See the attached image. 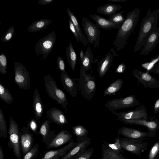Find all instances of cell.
<instances>
[{
    "instance_id": "obj_1",
    "label": "cell",
    "mask_w": 159,
    "mask_h": 159,
    "mask_svg": "<svg viewBox=\"0 0 159 159\" xmlns=\"http://www.w3.org/2000/svg\"><path fill=\"white\" fill-rule=\"evenodd\" d=\"M140 11L136 8L127 14L124 21L119 29L116 39L113 41L117 51L123 49L126 45L127 39L134 30L139 20Z\"/></svg>"
},
{
    "instance_id": "obj_2",
    "label": "cell",
    "mask_w": 159,
    "mask_h": 159,
    "mask_svg": "<svg viewBox=\"0 0 159 159\" xmlns=\"http://www.w3.org/2000/svg\"><path fill=\"white\" fill-rule=\"evenodd\" d=\"M159 9L152 11L149 8L146 16L141 21L140 28L134 48V52L140 50L145 44L151 34L157 28Z\"/></svg>"
},
{
    "instance_id": "obj_3",
    "label": "cell",
    "mask_w": 159,
    "mask_h": 159,
    "mask_svg": "<svg viewBox=\"0 0 159 159\" xmlns=\"http://www.w3.org/2000/svg\"><path fill=\"white\" fill-rule=\"evenodd\" d=\"M44 80L45 90L48 96L67 111L68 101L65 93L57 87L56 81L50 74L46 75Z\"/></svg>"
},
{
    "instance_id": "obj_4",
    "label": "cell",
    "mask_w": 159,
    "mask_h": 159,
    "mask_svg": "<svg viewBox=\"0 0 159 159\" xmlns=\"http://www.w3.org/2000/svg\"><path fill=\"white\" fill-rule=\"evenodd\" d=\"M79 89L82 96L88 100L93 97L96 90L95 79L91 73L87 74L81 66L78 79Z\"/></svg>"
},
{
    "instance_id": "obj_5",
    "label": "cell",
    "mask_w": 159,
    "mask_h": 159,
    "mask_svg": "<svg viewBox=\"0 0 159 159\" xmlns=\"http://www.w3.org/2000/svg\"><path fill=\"white\" fill-rule=\"evenodd\" d=\"M8 128L9 138L7 143L10 149H11L17 159H21V150L19 126L11 116H10Z\"/></svg>"
},
{
    "instance_id": "obj_6",
    "label": "cell",
    "mask_w": 159,
    "mask_h": 159,
    "mask_svg": "<svg viewBox=\"0 0 159 159\" xmlns=\"http://www.w3.org/2000/svg\"><path fill=\"white\" fill-rule=\"evenodd\" d=\"M55 32L52 31L40 39L35 46V53L36 56L43 55L42 59L45 60L50 54L55 43Z\"/></svg>"
},
{
    "instance_id": "obj_7",
    "label": "cell",
    "mask_w": 159,
    "mask_h": 159,
    "mask_svg": "<svg viewBox=\"0 0 159 159\" xmlns=\"http://www.w3.org/2000/svg\"><path fill=\"white\" fill-rule=\"evenodd\" d=\"M147 138L137 139L128 138H120L121 148L123 149L136 155H140L147 148L148 143L143 141Z\"/></svg>"
},
{
    "instance_id": "obj_8",
    "label": "cell",
    "mask_w": 159,
    "mask_h": 159,
    "mask_svg": "<svg viewBox=\"0 0 159 159\" xmlns=\"http://www.w3.org/2000/svg\"><path fill=\"white\" fill-rule=\"evenodd\" d=\"M81 24L88 43L92 44L95 48L99 47L101 32L98 27L84 17L82 18Z\"/></svg>"
},
{
    "instance_id": "obj_9",
    "label": "cell",
    "mask_w": 159,
    "mask_h": 159,
    "mask_svg": "<svg viewBox=\"0 0 159 159\" xmlns=\"http://www.w3.org/2000/svg\"><path fill=\"white\" fill-rule=\"evenodd\" d=\"M15 82L19 88L25 91L30 90V80L29 72L22 63L14 62Z\"/></svg>"
},
{
    "instance_id": "obj_10",
    "label": "cell",
    "mask_w": 159,
    "mask_h": 159,
    "mask_svg": "<svg viewBox=\"0 0 159 159\" xmlns=\"http://www.w3.org/2000/svg\"><path fill=\"white\" fill-rule=\"evenodd\" d=\"M139 104L134 95L128 96L125 98L111 99L108 101L105 107L111 112L119 109L127 108Z\"/></svg>"
},
{
    "instance_id": "obj_11",
    "label": "cell",
    "mask_w": 159,
    "mask_h": 159,
    "mask_svg": "<svg viewBox=\"0 0 159 159\" xmlns=\"http://www.w3.org/2000/svg\"><path fill=\"white\" fill-rule=\"evenodd\" d=\"M156 132L151 131L143 132L138 129L123 127L119 129L118 134L121 135L125 138L137 139L146 137H154L156 135Z\"/></svg>"
},
{
    "instance_id": "obj_12",
    "label": "cell",
    "mask_w": 159,
    "mask_h": 159,
    "mask_svg": "<svg viewBox=\"0 0 159 159\" xmlns=\"http://www.w3.org/2000/svg\"><path fill=\"white\" fill-rule=\"evenodd\" d=\"M111 112L116 115L118 117L117 120L120 121L124 120L139 119L148 120L146 111L144 109H136L134 110L118 113L114 111Z\"/></svg>"
},
{
    "instance_id": "obj_13",
    "label": "cell",
    "mask_w": 159,
    "mask_h": 159,
    "mask_svg": "<svg viewBox=\"0 0 159 159\" xmlns=\"http://www.w3.org/2000/svg\"><path fill=\"white\" fill-rule=\"evenodd\" d=\"M20 135L21 151L24 156L33 146L34 139L33 134L25 127L20 131Z\"/></svg>"
},
{
    "instance_id": "obj_14",
    "label": "cell",
    "mask_w": 159,
    "mask_h": 159,
    "mask_svg": "<svg viewBox=\"0 0 159 159\" xmlns=\"http://www.w3.org/2000/svg\"><path fill=\"white\" fill-rule=\"evenodd\" d=\"M134 76L139 81L146 87L150 88L159 87V81L146 72H142L137 69L132 71Z\"/></svg>"
},
{
    "instance_id": "obj_15",
    "label": "cell",
    "mask_w": 159,
    "mask_h": 159,
    "mask_svg": "<svg viewBox=\"0 0 159 159\" xmlns=\"http://www.w3.org/2000/svg\"><path fill=\"white\" fill-rule=\"evenodd\" d=\"M78 144L71 140L64 147L56 150L47 151L41 159H60Z\"/></svg>"
},
{
    "instance_id": "obj_16",
    "label": "cell",
    "mask_w": 159,
    "mask_h": 159,
    "mask_svg": "<svg viewBox=\"0 0 159 159\" xmlns=\"http://www.w3.org/2000/svg\"><path fill=\"white\" fill-rule=\"evenodd\" d=\"M61 80L65 89L73 97L78 94L79 86L74 79L71 78L66 71L61 72Z\"/></svg>"
},
{
    "instance_id": "obj_17",
    "label": "cell",
    "mask_w": 159,
    "mask_h": 159,
    "mask_svg": "<svg viewBox=\"0 0 159 159\" xmlns=\"http://www.w3.org/2000/svg\"><path fill=\"white\" fill-rule=\"evenodd\" d=\"M159 41V27H157L150 35L139 53L140 55L148 54L156 46Z\"/></svg>"
},
{
    "instance_id": "obj_18",
    "label": "cell",
    "mask_w": 159,
    "mask_h": 159,
    "mask_svg": "<svg viewBox=\"0 0 159 159\" xmlns=\"http://www.w3.org/2000/svg\"><path fill=\"white\" fill-rule=\"evenodd\" d=\"M72 135L68 131L63 129L59 131L52 141L47 145V149L56 148L69 142L71 140Z\"/></svg>"
},
{
    "instance_id": "obj_19",
    "label": "cell",
    "mask_w": 159,
    "mask_h": 159,
    "mask_svg": "<svg viewBox=\"0 0 159 159\" xmlns=\"http://www.w3.org/2000/svg\"><path fill=\"white\" fill-rule=\"evenodd\" d=\"M46 117L54 123L59 125H64L68 122L66 116L58 108L52 107L48 110Z\"/></svg>"
},
{
    "instance_id": "obj_20",
    "label": "cell",
    "mask_w": 159,
    "mask_h": 159,
    "mask_svg": "<svg viewBox=\"0 0 159 159\" xmlns=\"http://www.w3.org/2000/svg\"><path fill=\"white\" fill-rule=\"evenodd\" d=\"M78 143V144L76 146L60 159H75L86 150L88 146L90 144L91 138L87 137L84 141Z\"/></svg>"
},
{
    "instance_id": "obj_21",
    "label": "cell",
    "mask_w": 159,
    "mask_h": 159,
    "mask_svg": "<svg viewBox=\"0 0 159 159\" xmlns=\"http://www.w3.org/2000/svg\"><path fill=\"white\" fill-rule=\"evenodd\" d=\"M50 123L48 120H45L37 133L38 135H42V141L47 145L52 141L56 135L54 131L51 130Z\"/></svg>"
},
{
    "instance_id": "obj_22",
    "label": "cell",
    "mask_w": 159,
    "mask_h": 159,
    "mask_svg": "<svg viewBox=\"0 0 159 159\" xmlns=\"http://www.w3.org/2000/svg\"><path fill=\"white\" fill-rule=\"evenodd\" d=\"M90 16L98 28L105 30L119 29L122 24L112 22L98 14H90Z\"/></svg>"
},
{
    "instance_id": "obj_23",
    "label": "cell",
    "mask_w": 159,
    "mask_h": 159,
    "mask_svg": "<svg viewBox=\"0 0 159 159\" xmlns=\"http://www.w3.org/2000/svg\"><path fill=\"white\" fill-rule=\"evenodd\" d=\"M114 56L109 52L98 62L97 71L100 78L104 76L108 71L113 61Z\"/></svg>"
},
{
    "instance_id": "obj_24",
    "label": "cell",
    "mask_w": 159,
    "mask_h": 159,
    "mask_svg": "<svg viewBox=\"0 0 159 159\" xmlns=\"http://www.w3.org/2000/svg\"><path fill=\"white\" fill-rule=\"evenodd\" d=\"M33 109L35 119L37 121L43 116L44 106L37 89H35L33 96Z\"/></svg>"
},
{
    "instance_id": "obj_25",
    "label": "cell",
    "mask_w": 159,
    "mask_h": 159,
    "mask_svg": "<svg viewBox=\"0 0 159 159\" xmlns=\"http://www.w3.org/2000/svg\"><path fill=\"white\" fill-rule=\"evenodd\" d=\"M126 124L143 125L147 128L149 131L156 132L159 129V123L156 121H149L143 119L122 120Z\"/></svg>"
},
{
    "instance_id": "obj_26",
    "label": "cell",
    "mask_w": 159,
    "mask_h": 159,
    "mask_svg": "<svg viewBox=\"0 0 159 159\" xmlns=\"http://www.w3.org/2000/svg\"><path fill=\"white\" fill-rule=\"evenodd\" d=\"M101 155V159H128L121 152L111 149L104 143L102 146Z\"/></svg>"
},
{
    "instance_id": "obj_27",
    "label": "cell",
    "mask_w": 159,
    "mask_h": 159,
    "mask_svg": "<svg viewBox=\"0 0 159 159\" xmlns=\"http://www.w3.org/2000/svg\"><path fill=\"white\" fill-rule=\"evenodd\" d=\"M66 12L69 18L72 21L80 37L81 42L85 47H86L87 45H89L86 37L83 34L79 21L74 13L68 8H66Z\"/></svg>"
},
{
    "instance_id": "obj_28",
    "label": "cell",
    "mask_w": 159,
    "mask_h": 159,
    "mask_svg": "<svg viewBox=\"0 0 159 159\" xmlns=\"http://www.w3.org/2000/svg\"><path fill=\"white\" fill-rule=\"evenodd\" d=\"M122 7V6L119 5L108 3L98 7L97 11L99 14L110 16L115 14Z\"/></svg>"
},
{
    "instance_id": "obj_29",
    "label": "cell",
    "mask_w": 159,
    "mask_h": 159,
    "mask_svg": "<svg viewBox=\"0 0 159 159\" xmlns=\"http://www.w3.org/2000/svg\"><path fill=\"white\" fill-rule=\"evenodd\" d=\"M52 22L48 19H40L33 22L27 28L30 32L34 33L40 31L47 27Z\"/></svg>"
},
{
    "instance_id": "obj_30",
    "label": "cell",
    "mask_w": 159,
    "mask_h": 159,
    "mask_svg": "<svg viewBox=\"0 0 159 159\" xmlns=\"http://www.w3.org/2000/svg\"><path fill=\"white\" fill-rule=\"evenodd\" d=\"M67 61L72 71H74L77 61V55L71 42L66 48Z\"/></svg>"
},
{
    "instance_id": "obj_31",
    "label": "cell",
    "mask_w": 159,
    "mask_h": 159,
    "mask_svg": "<svg viewBox=\"0 0 159 159\" xmlns=\"http://www.w3.org/2000/svg\"><path fill=\"white\" fill-rule=\"evenodd\" d=\"M93 55L92 49L89 46L86 49L84 58L81 62V66L86 72L92 69L91 65L93 62Z\"/></svg>"
},
{
    "instance_id": "obj_32",
    "label": "cell",
    "mask_w": 159,
    "mask_h": 159,
    "mask_svg": "<svg viewBox=\"0 0 159 159\" xmlns=\"http://www.w3.org/2000/svg\"><path fill=\"white\" fill-rule=\"evenodd\" d=\"M123 82V80L120 79L115 80L105 90L103 95L106 96L111 94L115 95L116 93L121 89Z\"/></svg>"
},
{
    "instance_id": "obj_33",
    "label": "cell",
    "mask_w": 159,
    "mask_h": 159,
    "mask_svg": "<svg viewBox=\"0 0 159 159\" xmlns=\"http://www.w3.org/2000/svg\"><path fill=\"white\" fill-rule=\"evenodd\" d=\"M73 133L77 137V142H82L87 138L88 131L84 126L78 125L72 127Z\"/></svg>"
},
{
    "instance_id": "obj_34",
    "label": "cell",
    "mask_w": 159,
    "mask_h": 159,
    "mask_svg": "<svg viewBox=\"0 0 159 159\" xmlns=\"http://www.w3.org/2000/svg\"><path fill=\"white\" fill-rule=\"evenodd\" d=\"M0 98L5 103L11 104L14 98L8 90L0 82Z\"/></svg>"
},
{
    "instance_id": "obj_35",
    "label": "cell",
    "mask_w": 159,
    "mask_h": 159,
    "mask_svg": "<svg viewBox=\"0 0 159 159\" xmlns=\"http://www.w3.org/2000/svg\"><path fill=\"white\" fill-rule=\"evenodd\" d=\"M7 135L6 120L2 111L0 108V137L6 139Z\"/></svg>"
},
{
    "instance_id": "obj_36",
    "label": "cell",
    "mask_w": 159,
    "mask_h": 159,
    "mask_svg": "<svg viewBox=\"0 0 159 159\" xmlns=\"http://www.w3.org/2000/svg\"><path fill=\"white\" fill-rule=\"evenodd\" d=\"M125 11V10H123L120 12L116 13L112 16H109L107 19L114 23L122 24L125 19L123 15Z\"/></svg>"
},
{
    "instance_id": "obj_37",
    "label": "cell",
    "mask_w": 159,
    "mask_h": 159,
    "mask_svg": "<svg viewBox=\"0 0 159 159\" xmlns=\"http://www.w3.org/2000/svg\"><path fill=\"white\" fill-rule=\"evenodd\" d=\"M119 135H118L117 137L114 139L115 141L113 143H109L104 141H102V142L106 144L107 146L111 149L116 151L124 153L123 149L121 147Z\"/></svg>"
},
{
    "instance_id": "obj_38",
    "label": "cell",
    "mask_w": 159,
    "mask_h": 159,
    "mask_svg": "<svg viewBox=\"0 0 159 159\" xmlns=\"http://www.w3.org/2000/svg\"><path fill=\"white\" fill-rule=\"evenodd\" d=\"M8 65L7 59L6 55L2 53L0 54V74L5 75L7 72Z\"/></svg>"
},
{
    "instance_id": "obj_39",
    "label": "cell",
    "mask_w": 159,
    "mask_h": 159,
    "mask_svg": "<svg viewBox=\"0 0 159 159\" xmlns=\"http://www.w3.org/2000/svg\"><path fill=\"white\" fill-rule=\"evenodd\" d=\"M39 146L37 142L31 149L24 156L23 159H34L38 155Z\"/></svg>"
},
{
    "instance_id": "obj_40",
    "label": "cell",
    "mask_w": 159,
    "mask_h": 159,
    "mask_svg": "<svg viewBox=\"0 0 159 159\" xmlns=\"http://www.w3.org/2000/svg\"><path fill=\"white\" fill-rule=\"evenodd\" d=\"M15 30V28L13 26L9 27L1 38V40L4 43L11 41L13 37Z\"/></svg>"
},
{
    "instance_id": "obj_41",
    "label": "cell",
    "mask_w": 159,
    "mask_h": 159,
    "mask_svg": "<svg viewBox=\"0 0 159 159\" xmlns=\"http://www.w3.org/2000/svg\"><path fill=\"white\" fill-rule=\"evenodd\" d=\"M159 153V141L156 142L149 152L148 159H155Z\"/></svg>"
},
{
    "instance_id": "obj_42",
    "label": "cell",
    "mask_w": 159,
    "mask_h": 159,
    "mask_svg": "<svg viewBox=\"0 0 159 159\" xmlns=\"http://www.w3.org/2000/svg\"><path fill=\"white\" fill-rule=\"evenodd\" d=\"M93 152V148L86 149L75 159H90Z\"/></svg>"
},
{
    "instance_id": "obj_43",
    "label": "cell",
    "mask_w": 159,
    "mask_h": 159,
    "mask_svg": "<svg viewBox=\"0 0 159 159\" xmlns=\"http://www.w3.org/2000/svg\"><path fill=\"white\" fill-rule=\"evenodd\" d=\"M37 120L34 118H32L27 124V128L29 130L32 131L34 134L37 132L38 127V125L37 122Z\"/></svg>"
},
{
    "instance_id": "obj_44",
    "label": "cell",
    "mask_w": 159,
    "mask_h": 159,
    "mask_svg": "<svg viewBox=\"0 0 159 159\" xmlns=\"http://www.w3.org/2000/svg\"><path fill=\"white\" fill-rule=\"evenodd\" d=\"M57 69L61 72H66V66L65 62L62 58L60 56L57 57Z\"/></svg>"
},
{
    "instance_id": "obj_45",
    "label": "cell",
    "mask_w": 159,
    "mask_h": 159,
    "mask_svg": "<svg viewBox=\"0 0 159 159\" xmlns=\"http://www.w3.org/2000/svg\"><path fill=\"white\" fill-rule=\"evenodd\" d=\"M69 28L72 32L76 40L78 42L80 41V39L77 31L70 19L69 18L68 20Z\"/></svg>"
},
{
    "instance_id": "obj_46",
    "label": "cell",
    "mask_w": 159,
    "mask_h": 159,
    "mask_svg": "<svg viewBox=\"0 0 159 159\" xmlns=\"http://www.w3.org/2000/svg\"><path fill=\"white\" fill-rule=\"evenodd\" d=\"M159 61V54L156 57L152 59L149 62V64L146 69L147 72H148L153 68L155 64Z\"/></svg>"
},
{
    "instance_id": "obj_47",
    "label": "cell",
    "mask_w": 159,
    "mask_h": 159,
    "mask_svg": "<svg viewBox=\"0 0 159 159\" xmlns=\"http://www.w3.org/2000/svg\"><path fill=\"white\" fill-rule=\"evenodd\" d=\"M126 66L124 63L119 64L115 70V72L117 73H122L125 71Z\"/></svg>"
},
{
    "instance_id": "obj_48",
    "label": "cell",
    "mask_w": 159,
    "mask_h": 159,
    "mask_svg": "<svg viewBox=\"0 0 159 159\" xmlns=\"http://www.w3.org/2000/svg\"><path fill=\"white\" fill-rule=\"evenodd\" d=\"M54 0H39L37 3L42 5H47L53 2Z\"/></svg>"
},
{
    "instance_id": "obj_49",
    "label": "cell",
    "mask_w": 159,
    "mask_h": 159,
    "mask_svg": "<svg viewBox=\"0 0 159 159\" xmlns=\"http://www.w3.org/2000/svg\"><path fill=\"white\" fill-rule=\"evenodd\" d=\"M151 71L159 74V61L157 64H155Z\"/></svg>"
},
{
    "instance_id": "obj_50",
    "label": "cell",
    "mask_w": 159,
    "mask_h": 159,
    "mask_svg": "<svg viewBox=\"0 0 159 159\" xmlns=\"http://www.w3.org/2000/svg\"><path fill=\"white\" fill-rule=\"evenodd\" d=\"M154 109L155 112L159 110V99L156 102L154 106Z\"/></svg>"
},
{
    "instance_id": "obj_51",
    "label": "cell",
    "mask_w": 159,
    "mask_h": 159,
    "mask_svg": "<svg viewBox=\"0 0 159 159\" xmlns=\"http://www.w3.org/2000/svg\"><path fill=\"white\" fill-rule=\"evenodd\" d=\"M84 54L85 52H84V50H81L80 52V60L81 62L83 61L84 58Z\"/></svg>"
},
{
    "instance_id": "obj_52",
    "label": "cell",
    "mask_w": 159,
    "mask_h": 159,
    "mask_svg": "<svg viewBox=\"0 0 159 159\" xmlns=\"http://www.w3.org/2000/svg\"><path fill=\"white\" fill-rule=\"evenodd\" d=\"M0 159H4L3 150L1 145H0Z\"/></svg>"
},
{
    "instance_id": "obj_53",
    "label": "cell",
    "mask_w": 159,
    "mask_h": 159,
    "mask_svg": "<svg viewBox=\"0 0 159 159\" xmlns=\"http://www.w3.org/2000/svg\"><path fill=\"white\" fill-rule=\"evenodd\" d=\"M110 2H124L128 0H108Z\"/></svg>"
},
{
    "instance_id": "obj_54",
    "label": "cell",
    "mask_w": 159,
    "mask_h": 159,
    "mask_svg": "<svg viewBox=\"0 0 159 159\" xmlns=\"http://www.w3.org/2000/svg\"><path fill=\"white\" fill-rule=\"evenodd\" d=\"M155 159H159V153Z\"/></svg>"
}]
</instances>
